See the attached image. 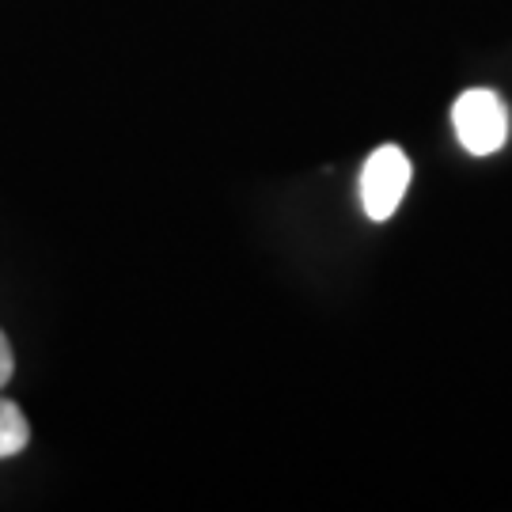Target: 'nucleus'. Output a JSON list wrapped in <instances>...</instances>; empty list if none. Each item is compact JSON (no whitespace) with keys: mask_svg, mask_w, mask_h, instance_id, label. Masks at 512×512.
Masks as SVG:
<instances>
[{"mask_svg":"<svg viewBox=\"0 0 512 512\" xmlns=\"http://www.w3.org/2000/svg\"><path fill=\"white\" fill-rule=\"evenodd\" d=\"M414 179V167L406 160V152L399 145H380L365 160L361 171V205L372 220H387L399 202H403L406 186Z\"/></svg>","mask_w":512,"mask_h":512,"instance_id":"obj_2","label":"nucleus"},{"mask_svg":"<svg viewBox=\"0 0 512 512\" xmlns=\"http://www.w3.org/2000/svg\"><path fill=\"white\" fill-rule=\"evenodd\" d=\"M452 126H456L459 145L471 156H494L509 141V107L490 88H471L456 99Z\"/></svg>","mask_w":512,"mask_h":512,"instance_id":"obj_1","label":"nucleus"},{"mask_svg":"<svg viewBox=\"0 0 512 512\" xmlns=\"http://www.w3.org/2000/svg\"><path fill=\"white\" fill-rule=\"evenodd\" d=\"M31 440V425L23 418V410L8 399H0V459L19 456Z\"/></svg>","mask_w":512,"mask_h":512,"instance_id":"obj_3","label":"nucleus"},{"mask_svg":"<svg viewBox=\"0 0 512 512\" xmlns=\"http://www.w3.org/2000/svg\"><path fill=\"white\" fill-rule=\"evenodd\" d=\"M12 372H16V357H12V346H8V338L0 330V387L12 380Z\"/></svg>","mask_w":512,"mask_h":512,"instance_id":"obj_4","label":"nucleus"}]
</instances>
